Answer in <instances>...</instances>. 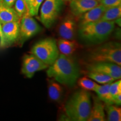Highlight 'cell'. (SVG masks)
<instances>
[{
  "instance_id": "cell-29",
  "label": "cell",
  "mask_w": 121,
  "mask_h": 121,
  "mask_svg": "<svg viewBox=\"0 0 121 121\" xmlns=\"http://www.w3.org/2000/svg\"><path fill=\"white\" fill-rule=\"evenodd\" d=\"M24 2H25V4H26L27 9H28V12L29 13L30 9L31 8V6H32L33 2L34 0H24Z\"/></svg>"
},
{
  "instance_id": "cell-5",
  "label": "cell",
  "mask_w": 121,
  "mask_h": 121,
  "mask_svg": "<svg viewBox=\"0 0 121 121\" xmlns=\"http://www.w3.org/2000/svg\"><path fill=\"white\" fill-rule=\"evenodd\" d=\"M30 53L49 66L54 63L60 54L56 41L53 38L39 40L33 45Z\"/></svg>"
},
{
  "instance_id": "cell-30",
  "label": "cell",
  "mask_w": 121,
  "mask_h": 121,
  "mask_svg": "<svg viewBox=\"0 0 121 121\" xmlns=\"http://www.w3.org/2000/svg\"><path fill=\"white\" fill-rule=\"evenodd\" d=\"M63 1H71V0H63Z\"/></svg>"
},
{
  "instance_id": "cell-1",
  "label": "cell",
  "mask_w": 121,
  "mask_h": 121,
  "mask_svg": "<svg viewBox=\"0 0 121 121\" xmlns=\"http://www.w3.org/2000/svg\"><path fill=\"white\" fill-rule=\"evenodd\" d=\"M47 74L49 78H53L60 84L72 86L80 77V70L73 58L60 54L48 67Z\"/></svg>"
},
{
  "instance_id": "cell-11",
  "label": "cell",
  "mask_w": 121,
  "mask_h": 121,
  "mask_svg": "<svg viewBox=\"0 0 121 121\" xmlns=\"http://www.w3.org/2000/svg\"><path fill=\"white\" fill-rule=\"evenodd\" d=\"M77 30V25L72 16H67L62 21L58 29L59 35L62 38L73 40Z\"/></svg>"
},
{
  "instance_id": "cell-22",
  "label": "cell",
  "mask_w": 121,
  "mask_h": 121,
  "mask_svg": "<svg viewBox=\"0 0 121 121\" xmlns=\"http://www.w3.org/2000/svg\"><path fill=\"white\" fill-rule=\"evenodd\" d=\"M78 85L83 90L94 91H95L99 86V84L89 78L88 77H83L80 78L78 81Z\"/></svg>"
},
{
  "instance_id": "cell-25",
  "label": "cell",
  "mask_w": 121,
  "mask_h": 121,
  "mask_svg": "<svg viewBox=\"0 0 121 121\" xmlns=\"http://www.w3.org/2000/svg\"><path fill=\"white\" fill-rule=\"evenodd\" d=\"M99 4L106 8L121 5V0H99Z\"/></svg>"
},
{
  "instance_id": "cell-2",
  "label": "cell",
  "mask_w": 121,
  "mask_h": 121,
  "mask_svg": "<svg viewBox=\"0 0 121 121\" xmlns=\"http://www.w3.org/2000/svg\"><path fill=\"white\" fill-rule=\"evenodd\" d=\"M114 21L99 20L79 26L78 33L82 41L98 44L105 41L115 28Z\"/></svg>"
},
{
  "instance_id": "cell-24",
  "label": "cell",
  "mask_w": 121,
  "mask_h": 121,
  "mask_svg": "<svg viewBox=\"0 0 121 121\" xmlns=\"http://www.w3.org/2000/svg\"><path fill=\"white\" fill-rule=\"evenodd\" d=\"M109 90V93L112 98L113 102V98L116 95L121 93V80H118L117 81H114L113 82L110 83Z\"/></svg>"
},
{
  "instance_id": "cell-31",
  "label": "cell",
  "mask_w": 121,
  "mask_h": 121,
  "mask_svg": "<svg viewBox=\"0 0 121 121\" xmlns=\"http://www.w3.org/2000/svg\"><path fill=\"white\" fill-rule=\"evenodd\" d=\"M1 1H2V0H0V2H1Z\"/></svg>"
},
{
  "instance_id": "cell-20",
  "label": "cell",
  "mask_w": 121,
  "mask_h": 121,
  "mask_svg": "<svg viewBox=\"0 0 121 121\" xmlns=\"http://www.w3.org/2000/svg\"><path fill=\"white\" fill-rule=\"evenodd\" d=\"M105 109L107 112L108 121H121V109L113 104H106Z\"/></svg>"
},
{
  "instance_id": "cell-10",
  "label": "cell",
  "mask_w": 121,
  "mask_h": 121,
  "mask_svg": "<svg viewBox=\"0 0 121 121\" xmlns=\"http://www.w3.org/2000/svg\"><path fill=\"white\" fill-rule=\"evenodd\" d=\"M89 72H96L107 75L115 80L121 78V68L116 63L107 62L90 63L87 67Z\"/></svg>"
},
{
  "instance_id": "cell-28",
  "label": "cell",
  "mask_w": 121,
  "mask_h": 121,
  "mask_svg": "<svg viewBox=\"0 0 121 121\" xmlns=\"http://www.w3.org/2000/svg\"><path fill=\"white\" fill-rule=\"evenodd\" d=\"M15 1H16V0H2L1 2L6 6L13 7Z\"/></svg>"
},
{
  "instance_id": "cell-18",
  "label": "cell",
  "mask_w": 121,
  "mask_h": 121,
  "mask_svg": "<svg viewBox=\"0 0 121 121\" xmlns=\"http://www.w3.org/2000/svg\"><path fill=\"white\" fill-rule=\"evenodd\" d=\"M110 84V83H108L103 84V85H99L95 91L97 94L98 98L106 104H113L112 98L109 90Z\"/></svg>"
},
{
  "instance_id": "cell-12",
  "label": "cell",
  "mask_w": 121,
  "mask_h": 121,
  "mask_svg": "<svg viewBox=\"0 0 121 121\" xmlns=\"http://www.w3.org/2000/svg\"><path fill=\"white\" fill-rule=\"evenodd\" d=\"M99 4V0H71L69 7L72 15L79 17Z\"/></svg>"
},
{
  "instance_id": "cell-6",
  "label": "cell",
  "mask_w": 121,
  "mask_h": 121,
  "mask_svg": "<svg viewBox=\"0 0 121 121\" xmlns=\"http://www.w3.org/2000/svg\"><path fill=\"white\" fill-rule=\"evenodd\" d=\"M63 0H45L40 11V20L47 28H50L60 16L63 6Z\"/></svg>"
},
{
  "instance_id": "cell-19",
  "label": "cell",
  "mask_w": 121,
  "mask_h": 121,
  "mask_svg": "<svg viewBox=\"0 0 121 121\" xmlns=\"http://www.w3.org/2000/svg\"><path fill=\"white\" fill-rule=\"evenodd\" d=\"M121 16V5L107 8L103 14L100 20L115 21Z\"/></svg>"
},
{
  "instance_id": "cell-9",
  "label": "cell",
  "mask_w": 121,
  "mask_h": 121,
  "mask_svg": "<svg viewBox=\"0 0 121 121\" xmlns=\"http://www.w3.org/2000/svg\"><path fill=\"white\" fill-rule=\"evenodd\" d=\"M49 67L32 54H25L23 57L22 73L26 78H31L36 72L47 69Z\"/></svg>"
},
{
  "instance_id": "cell-14",
  "label": "cell",
  "mask_w": 121,
  "mask_h": 121,
  "mask_svg": "<svg viewBox=\"0 0 121 121\" xmlns=\"http://www.w3.org/2000/svg\"><path fill=\"white\" fill-rule=\"evenodd\" d=\"M105 107L102 101L99 98L94 99V104L87 121H105Z\"/></svg>"
},
{
  "instance_id": "cell-13",
  "label": "cell",
  "mask_w": 121,
  "mask_h": 121,
  "mask_svg": "<svg viewBox=\"0 0 121 121\" xmlns=\"http://www.w3.org/2000/svg\"><path fill=\"white\" fill-rule=\"evenodd\" d=\"M106 9L105 7L99 4L98 6L81 15L79 16V26L99 20Z\"/></svg>"
},
{
  "instance_id": "cell-8",
  "label": "cell",
  "mask_w": 121,
  "mask_h": 121,
  "mask_svg": "<svg viewBox=\"0 0 121 121\" xmlns=\"http://www.w3.org/2000/svg\"><path fill=\"white\" fill-rule=\"evenodd\" d=\"M19 28L20 21L0 24V47H8L17 41Z\"/></svg>"
},
{
  "instance_id": "cell-7",
  "label": "cell",
  "mask_w": 121,
  "mask_h": 121,
  "mask_svg": "<svg viewBox=\"0 0 121 121\" xmlns=\"http://www.w3.org/2000/svg\"><path fill=\"white\" fill-rule=\"evenodd\" d=\"M42 30L37 21L29 13H26L20 20L19 36L17 42L20 44L34 37Z\"/></svg>"
},
{
  "instance_id": "cell-27",
  "label": "cell",
  "mask_w": 121,
  "mask_h": 121,
  "mask_svg": "<svg viewBox=\"0 0 121 121\" xmlns=\"http://www.w3.org/2000/svg\"><path fill=\"white\" fill-rule=\"evenodd\" d=\"M113 104H116L117 105H120L121 104V93L114 96L113 98Z\"/></svg>"
},
{
  "instance_id": "cell-16",
  "label": "cell",
  "mask_w": 121,
  "mask_h": 121,
  "mask_svg": "<svg viewBox=\"0 0 121 121\" xmlns=\"http://www.w3.org/2000/svg\"><path fill=\"white\" fill-rule=\"evenodd\" d=\"M20 20V18L13 7L6 6L0 2V24L18 22Z\"/></svg>"
},
{
  "instance_id": "cell-21",
  "label": "cell",
  "mask_w": 121,
  "mask_h": 121,
  "mask_svg": "<svg viewBox=\"0 0 121 121\" xmlns=\"http://www.w3.org/2000/svg\"><path fill=\"white\" fill-rule=\"evenodd\" d=\"M87 76L92 80H94L95 82L103 85L112 83L116 80L109 76L100 72H89Z\"/></svg>"
},
{
  "instance_id": "cell-23",
  "label": "cell",
  "mask_w": 121,
  "mask_h": 121,
  "mask_svg": "<svg viewBox=\"0 0 121 121\" xmlns=\"http://www.w3.org/2000/svg\"><path fill=\"white\" fill-rule=\"evenodd\" d=\"M13 7L15 12L20 19L24 15L28 13L26 4L24 0H16Z\"/></svg>"
},
{
  "instance_id": "cell-26",
  "label": "cell",
  "mask_w": 121,
  "mask_h": 121,
  "mask_svg": "<svg viewBox=\"0 0 121 121\" xmlns=\"http://www.w3.org/2000/svg\"><path fill=\"white\" fill-rule=\"evenodd\" d=\"M43 1L44 0H34L33 1L32 6L29 13L31 16H37L38 13L39 8Z\"/></svg>"
},
{
  "instance_id": "cell-4",
  "label": "cell",
  "mask_w": 121,
  "mask_h": 121,
  "mask_svg": "<svg viewBox=\"0 0 121 121\" xmlns=\"http://www.w3.org/2000/svg\"><path fill=\"white\" fill-rule=\"evenodd\" d=\"M90 63L107 62L121 66V45L116 42L102 44L92 49L88 54Z\"/></svg>"
},
{
  "instance_id": "cell-17",
  "label": "cell",
  "mask_w": 121,
  "mask_h": 121,
  "mask_svg": "<svg viewBox=\"0 0 121 121\" xmlns=\"http://www.w3.org/2000/svg\"><path fill=\"white\" fill-rule=\"evenodd\" d=\"M59 52L66 56H70L78 49L79 45L74 40L66 39H60L57 42Z\"/></svg>"
},
{
  "instance_id": "cell-3",
  "label": "cell",
  "mask_w": 121,
  "mask_h": 121,
  "mask_svg": "<svg viewBox=\"0 0 121 121\" xmlns=\"http://www.w3.org/2000/svg\"><path fill=\"white\" fill-rule=\"evenodd\" d=\"M91 109L90 94L83 89L74 93L65 107L66 116L71 120L74 121H87Z\"/></svg>"
},
{
  "instance_id": "cell-15",
  "label": "cell",
  "mask_w": 121,
  "mask_h": 121,
  "mask_svg": "<svg viewBox=\"0 0 121 121\" xmlns=\"http://www.w3.org/2000/svg\"><path fill=\"white\" fill-rule=\"evenodd\" d=\"M48 95L50 99L54 102H60L63 97L64 90L60 83L54 79L48 80Z\"/></svg>"
}]
</instances>
